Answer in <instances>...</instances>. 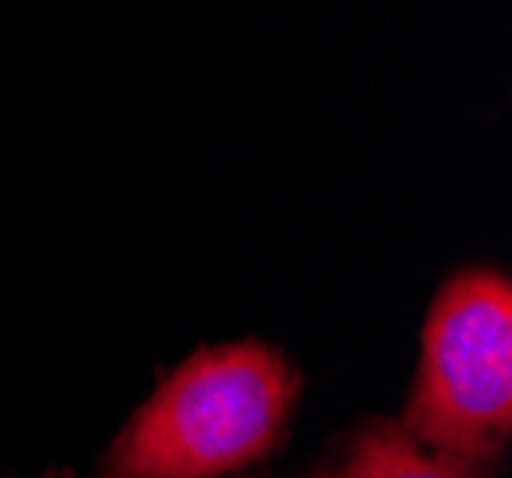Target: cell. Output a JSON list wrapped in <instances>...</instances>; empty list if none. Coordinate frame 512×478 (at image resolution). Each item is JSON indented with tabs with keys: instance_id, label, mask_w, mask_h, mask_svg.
<instances>
[{
	"instance_id": "7a4b0ae2",
	"label": "cell",
	"mask_w": 512,
	"mask_h": 478,
	"mask_svg": "<svg viewBox=\"0 0 512 478\" xmlns=\"http://www.w3.org/2000/svg\"><path fill=\"white\" fill-rule=\"evenodd\" d=\"M398 425L428 452L493 475L512 436V283L505 272L470 268L440 287Z\"/></svg>"
},
{
	"instance_id": "3957f363",
	"label": "cell",
	"mask_w": 512,
	"mask_h": 478,
	"mask_svg": "<svg viewBox=\"0 0 512 478\" xmlns=\"http://www.w3.org/2000/svg\"><path fill=\"white\" fill-rule=\"evenodd\" d=\"M318 478H486L448 456L421 448L398 421L367 425L337 467L321 471Z\"/></svg>"
},
{
	"instance_id": "6da1fadb",
	"label": "cell",
	"mask_w": 512,
	"mask_h": 478,
	"mask_svg": "<svg viewBox=\"0 0 512 478\" xmlns=\"http://www.w3.org/2000/svg\"><path fill=\"white\" fill-rule=\"evenodd\" d=\"M299 398L276 348H203L142 402L115 436L104 478H226L268 456Z\"/></svg>"
}]
</instances>
